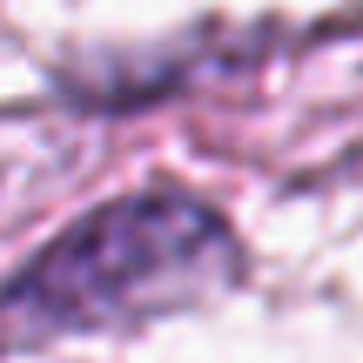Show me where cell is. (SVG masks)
Masks as SVG:
<instances>
[{"label": "cell", "mask_w": 363, "mask_h": 363, "mask_svg": "<svg viewBox=\"0 0 363 363\" xmlns=\"http://www.w3.org/2000/svg\"><path fill=\"white\" fill-rule=\"evenodd\" d=\"M235 283V222L182 182H148L94 202L0 276V357H27L67 337H128L229 296Z\"/></svg>", "instance_id": "obj_1"}]
</instances>
